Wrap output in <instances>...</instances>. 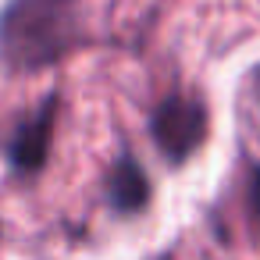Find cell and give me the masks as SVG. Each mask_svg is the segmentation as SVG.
I'll list each match as a JSON object with an SVG mask.
<instances>
[{
    "label": "cell",
    "instance_id": "obj_1",
    "mask_svg": "<svg viewBox=\"0 0 260 260\" xmlns=\"http://www.w3.org/2000/svg\"><path fill=\"white\" fill-rule=\"evenodd\" d=\"M79 40L75 0H11L0 11V57L11 68L40 72L61 61Z\"/></svg>",
    "mask_w": 260,
    "mask_h": 260
},
{
    "label": "cell",
    "instance_id": "obj_2",
    "mask_svg": "<svg viewBox=\"0 0 260 260\" xmlns=\"http://www.w3.org/2000/svg\"><path fill=\"white\" fill-rule=\"evenodd\" d=\"M150 132H153V143L157 150L171 160V164H182L189 160L203 139H207V107L196 100V96H168L157 111H153V121H150Z\"/></svg>",
    "mask_w": 260,
    "mask_h": 260
},
{
    "label": "cell",
    "instance_id": "obj_3",
    "mask_svg": "<svg viewBox=\"0 0 260 260\" xmlns=\"http://www.w3.org/2000/svg\"><path fill=\"white\" fill-rule=\"evenodd\" d=\"M54 114H57V100L50 96L15 136L11 143V160L15 168L22 171H40L47 164V153H50V139H54Z\"/></svg>",
    "mask_w": 260,
    "mask_h": 260
},
{
    "label": "cell",
    "instance_id": "obj_4",
    "mask_svg": "<svg viewBox=\"0 0 260 260\" xmlns=\"http://www.w3.org/2000/svg\"><path fill=\"white\" fill-rule=\"evenodd\" d=\"M107 196H111V207L121 210V214H132V210H143L146 207L150 182H146L143 168L132 157H121L111 168V175H107Z\"/></svg>",
    "mask_w": 260,
    "mask_h": 260
},
{
    "label": "cell",
    "instance_id": "obj_5",
    "mask_svg": "<svg viewBox=\"0 0 260 260\" xmlns=\"http://www.w3.org/2000/svg\"><path fill=\"white\" fill-rule=\"evenodd\" d=\"M249 210H253V217L260 221V164L249 171Z\"/></svg>",
    "mask_w": 260,
    "mask_h": 260
},
{
    "label": "cell",
    "instance_id": "obj_6",
    "mask_svg": "<svg viewBox=\"0 0 260 260\" xmlns=\"http://www.w3.org/2000/svg\"><path fill=\"white\" fill-rule=\"evenodd\" d=\"M253 89H256V100H260V64H256V72H253Z\"/></svg>",
    "mask_w": 260,
    "mask_h": 260
}]
</instances>
